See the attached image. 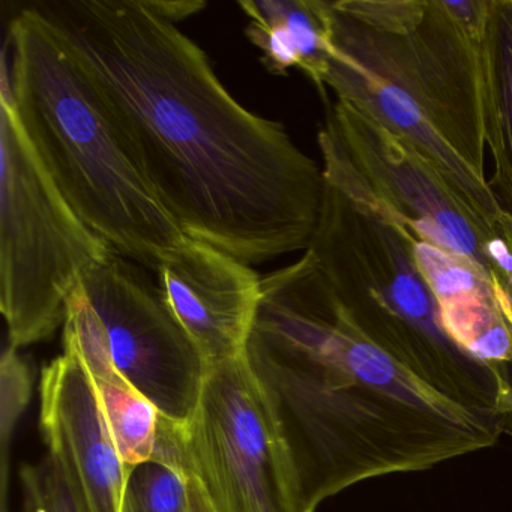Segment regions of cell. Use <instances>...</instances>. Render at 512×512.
<instances>
[{
    "instance_id": "8fae6325",
    "label": "cell",
    "mask_w": 512,
    "mask_h": 512,
    "mask_svg": "<svg viewBox=\"0 0 512 512\" xmlns=\"http://www.w3.org/2000/svg\"><path fill=\"white\" fill-rule=\"evenodd\" d=\"M157 277L164 304L206 364L247 353L262 299V277L248 263L188 238Z\"/></svg>"
},
{
    "instance_id": "5bb4252c",
    "label": "cell",
    "mask_w": 512,
    "mask_h": 512,
    "mask_svg": "<svg viewBox=\"0 0 512 512\" xmlns=\"http://www.w3.org/2000/svg\"><path fill=\"white\" fill-rule=\"evenodd\" d=\"M479 67L485 146L493 160L488 185L512 214V0H488Z\"/></svg>"
},
{
    "instance_id": "9a60e30c",
    "label": "cell",
    "mask_w": 512,
    "mask_h": 512,
    "mask_svg": "<svg viewBox=\"0 0 512 512\" xmlns=\"http://www.w3.org/2000/svg\"><path fill=\"white\" fill-rule=\"evenodd\" d=\"M127 512H191L188 473L166 428L160 427L154 458L131 470Z\"/></svg>"
},
{
    "instance_id": "7a4b0ae2",
    "label": "cell",
    "mask_w": 512,
    "mask_h": 512,
    "mask_svg": "<svg viewBox=\"0 0 512 512\" xmlns=\"http://www.w3.org/2000/svg\"><path fill=\"white\" fill-rule=\"evenodd\" d=\"M247 352L311 512L359 482L490 448L506 430L370 340L311 253L262 278Z\"/></svg>"
},
{
    "instance_id": "8992f818",
    "label": "cell",
    "mask_w": 512,
    "mask_h": 512,
    "mask_svg": "<svg viewBox=\"0 0 512 512\" xmlns=\"http://www.w3.org/2000/svg\"><path fill=\"white\" fill-rule=\"evenodd\" d=\"M113 248L62 196L29 142L11 100L0 91V310L10 346L52 337L83 275Z\"/></svg>"
},
{
    "instance_id": "d6986e66",
    "label": "cell",
    "mask_w": 512,
    "mask_h": 512,
    "mask_svg": "<svg viewBox=\"0 0 512 512\" xmlns=\"http://www.w3.org/2000/svg\"><path fill=\"white\" fill-rule=\"evenodd\" d=\"M188 490H190L191 512H214L202 485L188 473Z\"/></svg>"
},
{
    "instance_id": "ac0fdd59",
    "label": "cell",
    "mask_w": 512,
    "mask_h": 512,
    "mask_svg": "<svg viewBox=\"0 0 512 512\" xmlns=\"http://www.w3.org/2000/svg\"><path fill=\"white\" fill-rule=\"evenodd\" d=\"M146 5L158 16L169 22L176 23L179 20L187 19L193 14L199 13L206 8L205 2H155V0H145Z\"/></svg>"
},
{
    "instance_id": "6da1fadb",
    "label": "cell",
    "mask_w": 512,
    "mask_h": 512,
    "mask_svg": "<svg viewBox=\"0 0 512 512\" xmlns=\"http://www.w3.org/2000/svg\"><path fill=\"white\" fill-rule=\"evenodd\" d=\"M91 83L184 235L248 265L307 250L323 172L280 122L232 97L208 55L145 0L32 4Z\"/></svg>"
},
{
    "instance_id": "3957f363",
    "label": "cell",
    "mask_w": 512,
    "mask_h": 512,
    "mask_svg": "<svg viewBox=\"0 0 512 512\" xmlns=\"http://www.w3.org/2000/svg\"><path fill=\"white\" fill-rule=\"evenodd\" d=\"M323 199L307 250L356 325L446 397L476 412L512 419L508 368L464 353L446 334L413 256L415 233L374 194L326 124L317 136Z\"/></svg>"
},
{
    "instance_id": "9c48e42d",
    "label": "cell",
    "mask_w": 512,
    "mask_h": 512,
    "mask_svg": "<svg viewBox=\"0 0 512 512\" xmlns=\"http://www.w3.org/2000/svg\"><path fill=\"white\" fill-rule=\"evenodd\" d=\"M326 122L374 194L407 221L416 238L467 257L491 283L497 281L493 259L505 239L409 143L344 101H337Z\"/></svg>"
},
{
    "instance_id": "30bf717a",
    "label": "cell",
    "mask_w": 512,
    "mask_h": 512,
    "mask_svg": "<svg viewBox=\"0 0 512 512\" xmlns=\"http://www.w3.org/2000/svg\"><path fill=\"white\" fill-rule=\"evenodd\" d=\"M40 427L88 512H127L131 469L122 458L91 373L79 353H64L41 371Z\"/></svg>"
},
{
    "instance_id": "4fadbf2b",
    "label": "cell",
    "mask_w": 512,
    "mask_h": 512,
    "mask_svg": "<svg viewBox=\"0 0 512 512\" xmlns=\"http://www.w3.org/2000/svg\"><path fill=\"white\" fill-rule=\"evenodd\" d=\"M247 37L262 52L269 73L286 76L299 68L325 94L331 56L329 2L323 0H247Z\"/></svg>"
},
{
    "instance_id": "e0dca14e",
    "label": "cell",
    "mask_w": 512,
    "mask_h": 512,
    "mask_svg": "<svg viewBox=\"0 0 512 512\" xmlns=\"http://www.w3.org/2000/svg\"><path fill=\"white\" fill-rule=\"evenodd\" d=\"M16 347L8 346L0 362V481H8L10 443L17 421L32 395V373Z\"/></svg>"
},
{
    "instance_id": "2e32d148",
    "label": "cell",
    "mask_w": 512,
    "mask_h": 512,
    "mask_svg": "<svg viewBox=\"0 0 512 512\" xmlns=\"http://www.w3.org/2000/svg\"><path fill=\"white\" fill-rule=\"evenodd\" d=\"M25 512H88L59 458L47 452L20 469Z\"/></svg>"
},
{
    "instance_id": "7c38bea8",
    "label": "cell",
    "mask_w": 512,
    "mask_h": 512,
    "mask_svg": "<svg viewBox=\"0 0 512 512\" xmlns=\"http://www.w3.org/2000/svg\"><path fill=\"white\" fill-rule=\"evenodd\" d=\"M64 344L76 349L91 373L119 452L131 470L152 460L160 433V410L113 364L106 344L82 311L67 304Z\"/></svg>"
},
{
    "instance_id": "277c9868",
    "label": "cell",
    "mask_w": 512,
    "mask_h": 512,
    "mask_svg": "<svg viewBox=\"0 0 512 512\" xmlns=\"http://www.w3.org/2000/svg\"><path fill=\"white\" fill-rule=\"evenodd\" d=\"M326 86L448 182L485 176L479 40L446 0L329 2Z\"/></svg>"
},
{
    "instance_id": "ba28073f",
    "label": "cell",
    "mask_w": 512,
    "mask_h": 512,
    "mask_svg": "<svg viewBox=\"0 0 512 512\" xmlns=\"http://www.w3.org/2000/svg\"><path fill=\"white\" fill-rule=\"evenodd\" d=\"M143 269L113 253L83 275L68 304L85 314L115 367L161 418L185 424L196 412L208 364Z\"/></svg>"
},
{
    "instance_id": "ffe728a7",
    "label": "cell",
    "mask_w": 512,
    "mask_h": 512,
    "mask_svg": "<svg viewBox=\"0 0 512 512\" xmlns=\"http://www.w3.org/2000/svg\"><path fill=\"white\" fill-rule=\"evenodd\" d=\"M497 227H499L500 235L505 239L506 245H508L509 251H511L512 254V214L503 211V214L500 215Z\"/></svg>"
},
{
    "instance_id": "44dd1931",
    "label": "cell",
    "mask_w": 512,
    "mask_h": 512,
    "mask_svg": "<svg viewBox=\"0 0 512 512\" xmlns=\"http://www.w3.org/2000/svg\"><path fill=\"white\" fill-rule=\"evenodd\" d=\"M0 512H8V485L0 487Z\"/></svg>"
},
{
    "instance_id": "5b68a950",
    "label": "cell",
    "mask_w": 512,
    "mask_h": 512,
    "mask_svg": "<svg viewBox=\"0 0 512 512\" xmlns=\"http://www.w3.org/2000/svg\"><path fill=\"white\" fill-rule=\"evenodd\" d=\"M20 124L71 208L115 253L157 274L187 242L131 160L100 98L29 5L8 28Z\"/></svg>"
},
{
    "instance_id": "52a82bcc",
    "label": "cell",
    "mask_w": 512,
    "mask_h": 512,
    "mask_svg": "<svg viewBox=\"0 0 512 512\" xmlns=\"http://www.w3.org/2000/svg\"><path fill=\"white\" fill-rule=\"evenodd\" d=\"M166 424L182 467L202 485L214 512H311L248 352L208 364L193 418Z\"/></svg>"
}]
</instances>
